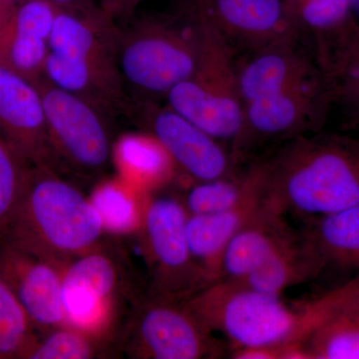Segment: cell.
Wrapping results in <instances>:
<instances>
[{
    "instance_id": "obj_8",
    "label": "cell",
    "mask_w": 359,
    "mask_h": 359,
    "mask_svg": "<svg viewBox=\"0 0 359 359\" xmlns=\"http://www.w3.org/2000/svg\"><path fill=\"white\" fill-rule=\"evenodd\" d=\"M188 212L183 203L171 196H160L149 204L146 233L156 264V294L185 302L214 283L194 261L186 224Z\"/></svg>"
},
{
    "instance_id": "obj_27",
    "label": "cell",
    "mask_w": 359,
    "mask_h": 359,
    "mask_svg": "<svg viewBox=\"0 0 359 359\" xmlns=\"http://www.w3.org/2000/svg\"><path fill=\"white\" fill-rule=\"evenodd\" d=\"M30 166L0 134V238L13 223Z\"/></svg>"
},
{
    "instance_id": "obj_32",
    "label": "cell",
    "mask_w": 359,
    "mask_h": 359,
    "mask_svg": "<svg viewBox=\"0 0 359 359\" xmlns=\"http://www.w3.org/2000/svg\"><path fill=\"white\" fill-rule=\"evenodd\" d=\"M96 1L101 11L118 25L119 21L127 22L131 20L137 6L143 0H96Z\"/></svg>"
},
{
    "instance_id": "obj_26",
    "label": "cell",
    "mask_w": 359,
    "mask_h": 359,
    "mask_svg": "<svg viewBox=\"0 0 359 359\" xmlns=\"http://www.w3.org/2000/svg\"><path fill=\"white\" fill-rule=\"evenodd\" d=\"M34 327L0 273V359L26 358L36 342Z\"/></svg>"
},
{
    "instance_id": "obj_19",
    "label": "cell",
    "mask_w": 359,
    "mask_h": 359,
    "mask_svg": "<svg viewBox=\"0 0 359 359\" xmlns=\"http://www.w3.org/2000/svg\"><path fill=\"white\" fill-rule=\"evenodd\" d=\"M254 190L240 204L226 211L208 215H188L187 241L194 261L215 282L219 280L222 257L238 231L264 204L261 169Z\"/></svg>"
},
{
    "instance_id": "obj_29",
    "label": "cell",
    "mask_w": 359,
    "mask_h": 359,
    "mask_svg": "<svg viewBox=\"0 0 359 359\" xmlns=\"http://www.w3.org/2000/svg\"><path fill=\"white\" fill-rule=\"evenodd\" d=\"M94 354L87 334L78 328L63 325L36 340L27 359H87Z\"/></svg>"
},
{
    "instance_id": "obj_14",
    "label": "cell",
    "mask_w": 359,
    "mask_h": 359,
    "mask_svg": "<svg viewBox=\"0 0 359 359\" xmlns=\"http://www.w3.org/2000/svg\"><path fill=\"white\" fill-rule=\"evenodd\" d=\"M289 6L301 30L313 35L318 68L334 83L359 47L353 0H289Z\"/></svg>"
},
{
    "instance_id": "obj_2",
    "label": "cell",
    "mask_w": 359,
    "mask_h": 359,
    "mask_svg": "<svg viewBox=\"0 0 359 359\" xmlns=\"http://www.w3.org/2000/svg\"><path fill=\"white\" fill-rule=\"evenodd\" d=\"M103 231L90 198L53 167L32 165L18 211L2 238L62 268L95 250Z\"/></svg>"
},
{
    "instance_id": "obj_30",
    "label": "cell",
    "mask_w": 359,
    "mask_h": 359,
    "mask_svg": "<svg viewBox=\"0 0 359 359\" xmlns=\"http://www.w3.org/2000/svg\"><path fill=\"white\" fill-rule=\"evenodd\" d=\"M332 102L342 106L349 123L359 125V47L332 86Z\"/></svg>"
},
{
    "instance_id": "obj_17",
    "label": "cell",
    "mask_w": 359,
    "mask_h": 359,
    "mask_svg": "<svg viewBox=\"0 0 359 359\" xmlns=\"http://www.w3.org/2000/svg\"><path fill=\"white\" fill-rule=\"evenodd\" d=\"M295 44L297 41L283 42L250 52L247 60L238 65V87L244 107L256 99L323 76L320 68Z\"/></svg>"
},
{
    "instance_id": "obj_5",
    "label": "cell",
    "mask_w": 359,
    "mask_h": 359,
    "mask_svg": "<svg viewBox=\"0 0 359 359\" xmlns=\"http://www.w3.org/2000/svg\"><path fill=\"white\" fill-rule=\"evenodd\" d=\"M191 18L188 26L144 18L120 29L118 63L124 81L142 93L166 96L188 79L200 46L197 25Z\"/></svg>"
},
{
    "instance_id": "obj_1",
    "label": "cell",
    "mask_w": 359,
    "mask_h": 359,
    "mask_svg": "<svg viewBox=\"0 0 359 359\" xmlns=\"http://www.w3.org/2000/svg\"><path fill=\"white\" fill-rule=\"evenodd\" d=\"M264 202L309 219L359 204V141L337 134L302 136L259 162Z\"/></svg>"
},
{
    "instance_id": "obj_16",
    "label": "cell",
    "mask_w": 359,
    "mask_h": 359,
    "mask_svg": "<svg viewBox=\"0 0 359 359\" xmlns=\"http://www.w3.org/2000/svg\"><path fill=\"white\" fill-rule=\"evenodd\" d=\"M116 282L114 264L95 250L71 261L62 271L66 325L85 332L97 327Z\"/></svg>"
},
{
    "instance_id": "obj_33",
    "label": "cell",
    "mask_w": 359,
    "mask_h": 359,
    "mask_svg": "<svg viewBox=\"0 0 359 359\" xmlns=\"http://www.w3.org/2000/svg\"><path fill=\"white\" fill-rule=\"evenodd\" d=\"M59 8L68 11H88L98 8L96 0H47Z\"/></svg>"
},
{
    "instance_id": "obj_4",
    "label": "cell",
    "mask_w": 359,
    "mask_h": 359,
    "mask_svg": "<svg viewBox=\"0 0 359 359\" xmlns=\"http://www.w3.org/2000/svg\"><path fill=\"white\" fill-rule=\"evenodd\" d=\"M199 33L191 76L167 94L168 106L219 142L235 145L244 123L233 45L204 13L189 7Z\"/></svg>"
},
{
    "instance_id": "obj_15",
    "label": "cell",
    "mask_w": 359,
    "mask_h": 359,
    "mask_svg": "<svg viewBox=\"0 0 359 359\" xmlns=\"http://www.w3.org/2000/svg\"><path fill=\"white\" fill-rule=\"evenodd\" d=\"M58 9L47 0H22L0 29V61L35 84L44 77Z\"/></svg>"
},
{
    "instance_id": "obj_20",
    "label": "cell",
    "mask_w": 359,
    "mask_h": 359,
    "mask_svg": "<svg viewBox=\"0 0 359 359\" xmlns=\"http://www.w3.org/2000/svg\"><path fill=\"white\" fill-rule=\"evenodd\" d=\"M44 78L59 88L81 97L106 115L124 109V79L119 65L65 57L49 51Z\"/></svg>"
},
{
    "instance_id": "obj_23",
    "label": "cell",
    "mask_w": 359,
    "mask_h": 359,
    "mask_svg": "<svg viewBox=\"0 0 359 359\" xmlns=\"http://www.w3.org/2000/svg\"><path fill=\"white\" fill-rule=\"evenodd\" d=\"M318 302L320 316L302 340L308 359H359V316Z\"/></svg>"
},
{
    "instance_id": "obj_28",
    "label": "cell",
    "mask_w": 359,
    "mask_h": 359,
    "mask_svg": "<svg viewBox=\"0 0 359 359\" xmlns=\"http://www.w3.org/2000/svg\"><path fill=\"white\" fill-rule=\"evenodd\" d=\"M90 200L105 230L127 233L138 223V205L134 196L118 182H104L94 190Z\"/></svg>"
},
{
    "instance_id": "obj_22",
    "label": "cell",
    "mask_w": 359,
    "mask_h": 359,
    "mask_svg": "<svg viewBox=\"0 0 359 359\" xmlns=\"http://www.w3.org/2000/svg\"><path fill=\"white\" fill-rule=\"evenodd\" d=\"M323 271L320 262L301 235L238 282L259 292L282 295L285 290L308 282Z\"/></svg>"
},
{
    "instance_id": "obj_3",
    "label": "cell",
    "mask_w": 359,
    "mask_h": 359,
    "mask_svg": "<svg viewBox=\"0 0 359 359\" xmlns=\"http://www.w3.org/2000/svg\"><path fill=\"white\" fill-rule=\"evenodd\" d=\"M185 304L209 332L223 335L231 351L302 341L320 314L313 302L294 308L282 295L229 280H215Z\"/></svg>"
},
{
    "instance_id": "obj_13",
    "label": "cell",
    "mask_w": 359,
    "mask_h": 359,
    "mask_svg": "<svg viewBox=\"0 0 359 359\" xmlns=\"http://www.w3.org/2000/svg\"><path fill=\"white\" fill-rule=\"evenodd\" d=\"M0 134L30 165L53 167L39 87L0 61Z\"/></svg>"
},
{
    "instance_id": "obj_12",
    "label": "cell",
    "mask_w": 359,
    "mask_h": 359,
    "mask_svg": "<svg viewBox=\"0 0 359 359\" xmlns=\"http://www.w3.org/2000/svg\"><path fill=\"white\" fill-rule=\"evenodd\" d=\"M0 273L34 328L66 325L60 266L0 238Z\"/></svg>"
},
{
    "instance_id": "obj_18",
    "label": "cell",
    "mask_w": 359,
    "mask_h": 359,
    "mask_svg": "<svg viewBox=\"0 0 359 359\" xmlns=\"http://www.w3.org/2000/svg\"><path fill=\"white\" fill-rule=\"evenodd\" d=\"M297 237L273 208L264 204L238 231L224 250L219 280H242Z\"/></svg>"
},
{
    "instance_id": "obj_31",
    "label": "cell",
    "mask_w": 359,
    "mask_h": 359,
    "mask_svg": "<svg viewBox=\"0 0 359 359\" xmlns=\"http://www.w3.org/2000/svg\"><path fill=\"white\" fill-rule=\"evenodd\" d=\"M321 299L328 306L346 309L359 316V278L325 295Z\"/></svg>"
},
{
    "instance_id": "obj_36",
    "label": "cell",
    "mask_w": 359,
    "mask_h": 359,
    "mask_svg": "<svg viewBox=\"0 0 359 359\" xmlns=\"http://www.w3.org/2000/svg\"><path fill=\"white\" fill-rule=\"evenodd\" d=\"M287 4H289V0H287Z\"/></svg>"
},
{
    "instance_id": "obj_35",
    "label": "cell",
    "mask_w": 359,
    "mask_h": 359,
    "mask_svg": "<svg viewBox=\"0 0 359 359\" xmlns=\"http://www.w3.org/2000/svg\"><path fill=\"white\" fill-rule=\"evenodd\" d=\"M22 0H0L2 4H11V6H15V4H20Z\"/></svg>"
},
{
    "instance_id": "obj_9",
    "label": "cell",
    "mask_w": 359,
    "mask_h": 359,
    "mask_svg": "<svg viewBox=\"0 0 359 359\" xmlns=\"http://www.w3.org/2000/svg\"><path fill=\"white\" fill-rule=\"evenodd\" d=\"M136 348L142 358L153 359L218 358L224 354L223 344L185 302L158 295L139 314Z\"/></svg>"
},
{
    "instance_id": "obj_34",
    "label": "cell",
    "mask_w": 359,
    "mask_h": 359,
    "mask_svg": "<svg viewBox=\"0 0 359 359\" xmlns=\"http://www.w3.org/2000/svg\"><path fill=\"white\" fill-rule=\"evenodd\" d=\"M11 6V4H2V2H0V29H1V28L4 27V25H6L7 20H8L9 16H11V13H13L14 6Z\"/></svg>"
},
{
    "instance_id": "obj_25",
    "label": "cell",
    "mask_w": 359,
    "mask_h": 359,
    "mask_svg": "<svg viewBox=\"0 0 359 359\" xmlns=\"http://www.w3.org/2000/svg\"><path fill=\"white\" fill-rule=\"evenodd\" d=\"M113 158L126 178L152 183L169 173L172 163L152 135H125L113 146Z\"/></svg>"
},
{
    "instance_id": "obj_11",
    "label": "cell",
    "mask_w": 359,
    "mask_h": 359,
    "mask_svg": "<svg viewBox=\"0 0 359 359\" xmlns=\"http://www.w3.org/2000/svg\"><path fill=\"white\" fill-rule=\"evenodd\" d=\"M230 43L254 52L297 41L302 32L287 0H189Z\"/></svg>"
},
{
    "instance_id": "obj_7",
    "label": "cell",
    "mask_w": 359,
    "mask_h": 359,
    "mask_svg": "<svg viewBox=\"0 0 359 359\" xmlns=\"http://www.w3.org/2000/svg\"><path fill=\"white\" fill-rule=\"evenodd\" d=\"M332 103V90L320 76L245 104L242 131L231 149L236 164L256 143L290 141L316 131Z\"/></svg>"
},
{
    "instance_id": "obj_24",
    "label": "cell",
    "mask_w": 359,
    "mask_h": 359,
    "mask_svg": "<svg viewBox=\"0 0 359 359\" xmlns=\"http://www.w3.org/2000/svg\"><path fill=\"white\" fill-rule=\"evenodd\" d=\"M257 164L247 173L197 182L189 189L184 207L188 215H208L226 211L240 204L259 182Z\"/></svg>"
},
{
    "instance_id": "obj_6",
    "label": "cell",
    "mask_w": 359,
    "mask_h": 359,
    "mask_svg": "<svg viewBox=\"0 0 359 359\" xmlns=\"http://www.w3.org/2000/svg\"><path fill=\"white\" fill-rule=\"evenodd\" d=\"M41 94L47 131L54 158L58 156L82 173L92 174L107 166L113 145L105 113L81 97L41 78Z\"/></svg>"
},
{
    "instance_id": "obj_21",
    "label": "cell",
    "mask_w": 359,
    "mask_h": 359,
    "mask_svg": "<svg viewBox=\"0 0 359 359\" xmlns=\"http://www.w3.org/2000/svg\"><path fill=\"white\" fill-rule=\"evenodd\" d=\"M302 237L323 269H359V204L309 219Z\"/></svg>"
},
{
    "instance_id": "obj_10",
    "label": "cell",
    "mask_w": 359,
    "mask_h": 359,
    "mask_svg": "<svg viewBox=\"0 0 359 359\" xmlns=\"http://www.w3.org/2000/svg\"><path fill=\"white\" fill-rule=\"evenodd\" d=\"M143 121L150 135L166 151L172 163L196 182L236 174V162L222 142L178 112L146 104Z\"/></svg>"
}]
</instances>
